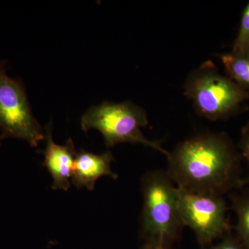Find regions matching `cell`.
Here are the masks:
<instances>
[{
    "mask_svg": "<svg viewBox=\"0 0 249 249\" xmlns=\"http://www.w3.org/2000/svg\"><path fill=\"white\" fill-rule=\"evenodd\" d=\"M167 173L183 191L222 196L244 186L240 156L227 134L204 133L170 152Z\"/></svg>",
    "mask_w": 249,
    "mask_h": 249,
    "instance_id": "cell-1",
    "label": "cell"
},
{
    "mask_svg": "<svg viewBox=\"0 0 249 249\" xmlns=\"http://www.w3.org/2000/svg\"><path fill=\"white\" fill-rule=\"evenodd\" d=\"M141 183L143 206L140 236L143 245L170 249L184 227L179 211V190L164 170L149 172Z\"/></svg>",
    "mask_w": 249,
    "mask_h": 249,
    "instance_id": "cell-2",
    "label": "cell"
},
{
    "mask_svg": "<svg viewBox=\"0 0 249 249\" xmlns=\"http://www.w3.org/2000/svg\"><path fill=\"white\" fill-rule=\"evenodd\" d=\"M185 95L198 114L210 121L224 120L243 110L249 94L229 77L219 73L213 62H205L190 74Z\"/></svg>",
    "mask_w": 249,
    "mask_h": 249,
    "instance_id": "cell-3",
    "label": "cell"
},
{
    "mask_svg": "<svg viewBox=\"0 0 249 249\" xmlns=\"http://www.w3.org/2000/svg\"><path fill=\"white\" fill-rule=\"evenodd\" d=\"M148 124L145 111L132 102H103L89 108L80 120L82 129L87 132L96 129L103 134L107 147L119 143L142 144L169 157L170 152L160 142L149 140L142 132Z\"/></svg>",
    "mask_w": 249,
    "mask_h": 249,
    "instance_id": "cell-4",
    "label": "cell"
},
{
    "mask_svg": "<svg viewBox=\"0 0 249 249\" xmlns=\"http://www.w3.org/2000/svg\"><path fill=\"white\" fill-rule=\"evenodd\" d=\"M6 62L0 60V139H22L37 147L46 133L31 111L24 87L8 76Z\"/></svg>",
    "mask_w": 249,
    "mask_h": 249,
    "instance_id": "cell-5",
    "label": "cell"
},
{
    "mask_svg": "<svg viewBox=\"0 0 249 249\" xmlns=\"http://www.w3.org/2000/svg\"><path fill=\"white\" fill-rule=\"evenodd\" d=\"M178 190L181 219L196 233L199 245L207 247L230 233L227 204L222 196Z\"/></svg>",
    "mask_w": 249,
    "mask_h": 249,
    "instance_id": "cell-6",
    "label": "cell"
},
{
    "mask_svg": "<svg viewBox=\"0 0 249 249\" xmlns=\"http://www.w3.org/2000/svg\"><path fill=\"white\" fill-rule=\"evenodd\" d=\"M47 146L44 155L43 165L48 170L53 178L52 188L68 191L71 187L72 173L77 152L71 139L64 145H58L52 137V124L46 127Z\"/></svg>",
    "mask_w": 249,
    "mask_h": 249,
    "instance_id": "cell-7",
    "label": "cell"
},
{
    "mask_svg": "<svg viewBox=\"0 0 249 249\" xmlns=\"http://www.w3.org/2000/svg\"><path fill=\"white\" fill-rule=\"evenodd\" d=\"M114 157L111 152L95 155L80 150L77 152L72 173L71 183L78 188H85L92 191L98 178L104 176L110 177L116 180L117 174L111 170V163Z\"/></svg>",
    "mask_w": 249,
    "mask_h": 249,
    "instance_id": "cell-8",
    "label": "cell"
},
{
    "mask_svg": "<svg viewBox=\"0 0 249 249\" xmlns=\"http://www.w3.org/2000/svg\"><path fill=\"white\" fill-rule=\"evenodd\" d=\"M228 77L249 94V58L232 53L219 55Z\"/></svg>",
    "mask_w": 249,
    "mask_h": 249,
    "instance_id": "cell-9",
    "label": "cell"
},
{
    "mask_svg": "<svg viewBox=\"0 0 249 249\" xmlns=\"http://www.w3.org/2000/svg\"><path fill=\"white\" fill-rule=\"evenodd\" d=\"M231 200L237 215V237L249 249V191L232 195Z\"/></svg>",
    "mask_w": 249,
    "mask_h": 249,
    "instance_id": "cell-10",
    "label": "cell"
},
{
    "mask_svg": "<svg viewBox=\"0 0 249 249\" xmlns=\"http://www.w3.org/2000/svg\"><path fill=\"white\" fill-rule=\"evenodd\" d=\"M231 53L249 58V2L242 14L240 29L232 46Z\"/></svg>",
    "mask_w": 249,
    "mask_h": 249,
    "instance_id": "cell-11",
    "label": "cell"
},
{
    "mask_svg": "<svg viewBox=\"0 0 249 249\" xmlns=\"http://www.w3.org/2000/svg\"><path fill=\"white\" fill-rule=\"evenodd\" d=\"M202 249H247L237 237L228 234L222 240L215 245H209Z\"/></svg>",
    "mask_w": 249,
    "mask_h": 249,
    "instance_id": "cell-12",
    "label": "cell"
},
{
    "mask_svg": "<svg viewBox=\"0 0 249 249\" xmlns=\"http://www.w3.org/2000/svg\"><path fill=\"white\" fill-rule=\"evenodd\" d=\"M240 147L241 151H242V155L245 157L249 165V122L242 129ZM243 184H249V174L248 178L243 181Z\"/></svg>",
    "mask_w": 249,
    "mask_h": 249,
    "instance_id": "cell-13",
    "label": "cell"
},
{
    "mask_svg": "<svg viewBox=\"0 0 249 249\" xmlns=\"http://www.w3.org/2000/svg\"><path fill=\"white\" fill-rule=\"evenodd\" d=\"M140 249H160L155 248V247H151V246L143 245L142 246V248H141Z\"/></svg>",
    "mask_w": 249,
    "mask_h": 249,
    "instance_id": "cell-14",
    "label": "cell"
}]
</instances>
